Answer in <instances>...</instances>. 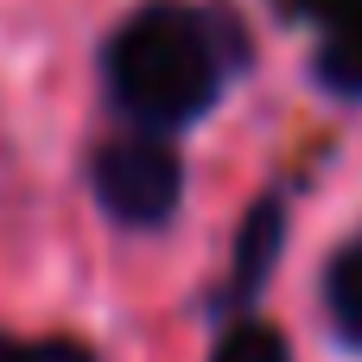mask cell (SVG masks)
<instances>
[{"mask_svg": "<svg viewBox=\"0 0 362 362\" xmlns=\"http://www.w3.org/2000/svg\"><path fill=\"white\" fill-rule=\"evenodd\" d=\"M108 89L121 115H134L140 127L197 121L223 89V57L210 25L178 0H153L127 13L121 32L108 38Z\"/></svg>", "mask_w": 362, "mask_h": 362, "instance_id": "cell-1", "label": "cell"}, {"mask_svg": "<svg viewBox=\"0 0 362 362\" xmlns=\"http://www.w3.org/2000/svg\"><path fill=\"white\" fill-rule=\"evenodd\" d=\"M95 197L108 216L134 223V229H153L178 210V191H185V172L178 159L159 146V140H108L95 153Z\"/></svg>", "mask_w": 362, "mask_h": 362, "instance_id": "cell-2", "label": "cell"}, {"mask_svg": "<svg viewBox=\"0 0 362 362\" xmlns=\"http://www.w3.org/2000/svg\"><path fill=\"white\" fill-rule=\"evenodd\" d=\"M318 25V76L337 95H362V0H286Z\"/></svg>", "mask_w": 362, "mask_h": 362, "instance_id": "cell-3", "label": "cell"}, {"mask_svg": "<svg viewBox=\"0 0 362 362\" xmlns=\"http://www.w3.org/2000/svg\"><path fill=\"white\" fill-rule=\"evenodd\" d=\"M274 255H280V210H274V204H261V210L248 216V229H242V248H235V280H229V293H242V299H248V293L267 280Z\"/></svg>", "mask_w": 362, "mask_h": 362, "instance_id": "cell-4", "label": "cell"}, {"mask_svg": "<svg viewBox=\"0 0 362 362\" xmlns=\"http://www.w3.org/2000/svg\"><path fill=\"white\" fill-rule=\"evenodd\" d=\"M325 299H331V318H337V331L362 344V242L356 248H344L337 261H331V274H325Z\"/></svg>", "mask_w": 362, "mask_h": 362, "instance_id": "cell-5", "label": "cell"}, {"mask_svg": "<svg viewBox=\"0 0 362 362\" xmlns=\"http://www.w3.org/2000/svg\"><path fill=\"white\" fill-rule=\"evenodd\" d=\"M210 362H293V350L274 325H235V331H223Z\"/></svg>", "mask_w": 362, "mask_h": 362, "instance_id": "cell-6", "label": "cell"}, {"mask_svg": "<svg viewBox=\"0 0 362 362\" xmlns=\"http://www.w3.org/2000/svg\"><path fill=\"white\" fill-rule=\"evenodd\" d=\"M0 362H95L83 344L70 337H45V344H19V337H0Z\"/></svg>", "mask_w": 362, "mask_h": 362, "instance_id": "cell-7", "label": "cell"}]
</instances>
